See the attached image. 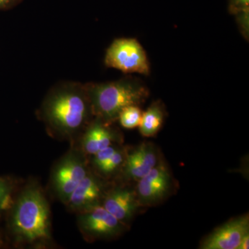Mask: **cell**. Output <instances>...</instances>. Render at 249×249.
<instances>
[{
	"mask_svg": "<svg viewBox=\"0 0 249 249\" xmlns=\"http://www.w3.org/2000/svg\"><path fill=\"white\" fill-rule=\"evenodd\" d=\"M41 115L61 137H73L85 131L94 118L85 84L63 82L54 86L46 96Z\"/></svg>",
	"mask_w": 249,
	"mask_h": 249,
	"instance_id": "6da1fadb",
	"label": "cell"
},
{
	"mask_svg": "<svg viewBox=\"0 0 249 249\" xmlns=\"http://www.w3.org/2000/svg\"><path fill=\"white\" fill-rule=\"evenodd\" d=\"M93 116L107 124L118 120L123 109L129 106H140L145 103L150 91L142 80L127 76L106 83L85 84Z\"/></svg>",
	"mask_w": 249,
	"mask_h": 249,
	"instance_id": "7a4b0ae2",
	"label": "cell"
},
{
	"mask_svg": "<svg viewBox=\"0 0 249 249\" xmlns=\"http://www.w3.org/2000/svg\"><path fill=\"white\" fill-rule=\"evenodd\" d=\"M13 208L10 225L18 238L36 242L50 237L49 205L38 187L28 186Z\"/></svg>",
	"mask_w": 249,
	"mask_h": 249,
	"instance_id": "3957f363",
	"label": "cell"
},
{
	"mask_svg": "<svg viewBox=\"0 0 249 249\" xmlns=\"http://www.w3.org/2000/svg\"><path fill=\"white\" fill-rule=\"evenodd\" d=\"M105 64L125 73L147 76L150 73L146 52L137 39L124 37L113 41L106 52Z\"/></svg>",
	"mask_w": 249,
	"mask_h": 249,
	"instance_id": "277c9868",
	"label": "cell"
},
{
	"mask_svg": "<svg viewBox=\"0 0 249 249\" xmlns=\"http://www.w3.org/2000/svg\"><path fill=\"white\" fill-rule=\"evenodd\" d=\"M174 188L175 179L169 168L160 161L137 181L135 191L141 207L147 208L163 202L174 191Z\"/></svg>",
	"mask_w": 249,
	"mask_h": 249,
	"instance_id": "5b68a950",
	"label": "cell"
},
{
	"mask_svg": "<svg viewBox=\"0 0 249 249\" xmlns=\"http://www.w3.org/2000/svg\"><path fill=\"white\" fill-rule=\"evenodd\" d=\"M78 220L85 235L94 240L114 238L127 229V225L116 219L101 204L81 211Z\"/></svg>",
	"mask_w": 249,
	"mask_h": 249,
	"instance_id": "8992f818",
	"label": "cell"
},
{
	"mask_svg": "<svg viewBox=\"0 0 249 249\" xmlns=\"http://www.w3.org/2000/svg\"><path fill=\"white\" fill-rule=\"evenodd\" d=\"M88 168L83 157L71 152L64 157L54 170L52 182L55 193L63 202H67L72 192L88 175Z\"/></svg>",
	"mask_w": 249,
	"mask_h": 249,
	"instance_id": "52a82bcc",
	"label": "cell"
},
{
	"mask_svg": "<svg viewBox=\"0 0 249 249\" xmlns=\"http://www.w3.org/2000/svg\"><path fill=\"white\" fill-rule=\"evenodd\" d=\"M249 233V214H245L214 229L201 242V249H238L244 236Z\"/></svg>",
	"mask_w": 249,
	"mask_h": 249,
	"instance_id": "ba28073f",
	"label": "cell"
},
{
	"mask_svg": "<svg viewBox=\"0 0 249 249\" xmlns=\"http://www.w3.org/2000/svg\"><path fill=\"white\" fill-rule=\"evenodd\" d=\"M102 201L103 207L127 226L142 209L135 188L129 187L118 186L106 192Z\"/></svg>",
	"mask_w": 249,
	"mask_h": 249,
	"instance_id": "9c48e42d",
	"label": "cell"
},
{
	"mask_svg": "<svg viewBox=\"0 0 249 249\" xmlns=\"http://www.w3.org/2000/svg\"><path fill=\"white\" fill-rule=\"evenodd\" d=\"M160 161V153L155 144L142 142L133 151L127 152L122 168L124 177L128 181L137 182Z\"/></svg>",
	"mask_w": 249,
	"mask_h": 249,
	"instance_id": "30bf717a",
	"label": "cell"
},
{
	"mask_svg": "<svg viewBox=\"0 0 249 249\" xmlns=\"http://www.w3.org/2000/svg\"><path fill=\"white\" fill-rule=\"evenodd\" d=\"M105 193L104 185L89 172L72 192L66 203L71 209L81 212L100 204Z\"/></svg>",
	"mask_w": 249,
	"mask_h": 249,
	"instance_id": "8fae6325",
	"label": "cell"
},
{
	"mask_svg": "<svg viewBox=\"0 0 249 249\" xmlns=\"http://www.w3.org/2000/svg\"><path fill=\"white\" fill-rule=\"evenodd\" d=\"M110 124H107L94 117L85 129L82 139L83 151L88 155H93L106 148L119 138V134Z\"/></svg>",
	"mask_w": 249,
	"mask_h": 249,
	"instance_id": "7c38bea8",
	"label": "cell"
},
{
	"mask_svg": "<svg viewBox=\"0 0 249 249\" xmlns=\"http://www.w3.org/2000/svg\"><path fill=\"white\" fill-rule=\"evenodd\" d=\"M166 109L162 101H156L152 103L147 110L142 112V121L139 126V132L142 137L150 138L159 133L163 127Z\"/></svg>",
	"mask_w": 249,
	"mask_h": 249,
	"instance_id": "4fadbf2b",
	"label": "cell"
},
{
	"mask_svg": "<svg viewBox=\"0 0 249 249\" xmlns=\"http://www.w3.org/2000/svg\"><path fill=\"white\" fill-rule=\"evenodd\" d=\"M142 111L139 106H129L124 107L119 114L118 120L125 129L139 127L142 121Z\"/></svg>",
	"mask_w": 249,
	"mask_h": 249,
	"instance_id": "5bb4252c",
	"label": "cell"
},
{
	"mask_svg": "<svg viewBox=\"0 0 249 249\" xmlns=\"http://www.w3.org/2000/svg\"><path fill=\"white\" fill-rule=\"evenodd\" d=\"M126 155H127V152L125 150L118 147L116 152L111 156L110 158L98 171L103 175L109 176L115 173L118 170L122 169Z\"/></svg>",
	"mask_w": 249,
	"mask_h": 249,
	"instance_id": "9a60e30c",
	"label": "cell"
},
{
	"mask_svg": "<svg viewBox=\"0 0 249 249\" xmlns=\"http://www.w3.org/2000/svg\"><path fill=\"white\" fill-rule=\"evenodd\" d=\"M12 184L6 178H0V212L11 204Z\"/></svg>",
	"mask_w": 249,
	"mask_h": 249,
	"instance_id": "2e32d148",
	"label": "cell"
},
{
	"mask_svg": "<svg viewBox=\"0 0 249 249\" xmlns=\"http://www.w3.org/2000/svg\"><path fill=\"white\" fill-rule=\"evenodd\" d=\"M117 149L118 147L113 144L93 155V164L95 168L98 170L101 169Z\"/></svg>",
	"mask_w": 249,
	"mask_h": 249,
	"instance_id": "e0dca14e",
	"label": "cell"
},
{
	"mask_svg": "<svg viewBox=\"0 0 249 249\" xmlns=\"http://www.w3.org/2000/svg\"><path fill=\"white\" fill-rule=\"evenodd\" d=\"M237 25L240 29L241 34L247 40H249V9L239 11L235 14Z\"/></svg>",
	"mask_w": 249,
	"mask_h": 249,
	"instance_id": "ac0fdd59",
	"label": "cell"
},
{
	"mask_svg": "<svg viewBox=\"0 0 249 249\" xmlns=\"http://www.w3.org/2000/svg\"><path fill=\"white\" fill-rule=\"evenodd\" d=\"M246 9H249V0H231L230 10L232 14Z\"/></svg>",
	"mask_w": 249,
	"mask_h": 249,
	"instance_id": "d6986e66",
	"label": "cell"
},
{
	"mask_svg": "<svg viewBox=\"0 0 249 249\" xmlns=\"http://www.w3.org/2000/svg\"><path fill=\"white\" fill-rule=\"evenodd\" d=\"M23 0H0V11L9 10L16 7Z\"/></svg>",
	"mask_w": 249,
	"mask_h": 249,
	"instance_id": "ffe728a7",
	"label": "cell"
},
{
	"mask_svg": "<svg viewBox=\"0 0 249 249\" xmlns=\"http://www.w3.org/2000/svg\"><path fill=\"white\" fill-rule=\"evenodd\" d=\"M249 233L244 236L238 249H249Z\"/></svg>",
	"mask_w": 249,
	"mask_h": 249,
	"instance_id": "44dd1931",
	"label": "cell"
},
{
	"mask_svg": "<svg viewBox=\"0 0 249 249\" xmlns=\"http://www.w3.org/2000/svg\"><path fill=\"white\" fill-rule=\"evenodd\" d=\"M1 243H2V240H1V236H0V247L1 246Z\"/></svg>",
	"mask_w": 249,
	"mask_h": 249,
	"instance_id": "7402d4cb",
	"label": "cell"
}]
</instances>
